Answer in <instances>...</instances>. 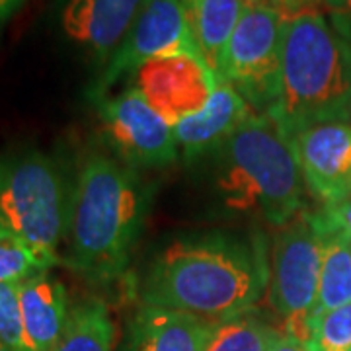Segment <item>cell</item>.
<instances>
[{
  "label": "cell",
  "mask_w": 351,
  "mask_h": 351,
  "mask_svg": "<svg viewBox=\"0 0 351 351\" xmlns=\"http://www.w3.org/2000/svg\"><path fill=\"white\" fill-rule=\"evenodd\" d=\"M267 289L262 250L213 230L172 240L138 281L143 304L221 322L252 311Z\"/></svg>",
  "instance_id": "cell-1"
},
{
  "label": "cell",
  "mask_w": 351,
  "mask_h": 351,
  "mask_svg": "<svg viewBox=\"0 0 351 351\" xmlns=\"http://www.w3.org/2000/svg\"><path fill=\"white\" fill-rule=\"evenodd\" d=\"M149 203L151 191L125 164L88 154L73 189L64 265L90 283L117 279L143 232Z\"/></svg>",
  "instance_id": "cell-2"
},
{
  "label": "cell",
  "mask_w": 351,
  "mask_h": 351,
  "mask_svg": "<svg viewBox=\"0 0 351 351\" xmlns=\"http://www.w3.org/2000/svg\"><path fill=\"white\" fill-rule=\"evenodd\" d=\"M293 138L351 113V43L318 10L285 18L281 92L267 112Z\"/></svg>",
  "instance_id": "cell-3"
},
{
  "label": "cell",
  "mask_w": 351,
  "mask_h": 351,
  "mask_svg": "<svg viewBox=\"0 0 351 351\" xmlns=\"http://www.w3.org/2000/svg\"><path fill=\"white\" fill-rule=\"evenodd\" d=\"M219 189L226 207L285 226L302 211L301 164L293 138L269 113L252 112L221 149Z\"/></svg>",
  "instance_id": "cell-4"
},
{
  "label": "cell",
  "mask_w": 351,
  "mask_h": 351,
  "mask_svg": "<svg viewBox=\"0 0 351 351\" xmlns=\"http://www.w3.org/2000/svg\"><path fill=\"white\" fill-rule=\"evenodd\" d=\"M73 189L57 158L38 149L0 156V237L16 240L51 267L63 263Z\"/></svg>",
  "instance_id": "cell-5"
},
{
  "label": "cell",
  "mask_w": 351,
  "mask_h": 351,
  "mask_svg": "<svg viewBox=\"0 0 351 351\" xmlns=\"http://www.w3.org/2000/svg\"><path fill=\"white\" fill-rule=\"evenodd\" d=\"M322 256L324 237L314 225L311 211L291 219L274 240L267 299L277 316L283 318V334L301 341L308 339V318L318 297Z\"/></svg>",
  "instance_id": "cell-6"
},
{
  "label": "cell",
  "mask_w": 351,
  "mask_h": 351,
  "mask_svg": "<svg viewBox=\"0 0 351 351\" xmlns=\"http://www.w3.org/2000/svg\"><path fill=\"white\" fill-rule=\"evenodd\" d=\"M285 14L250 2L226 43L219 80L234 88L256 113L274 110L281 92Z\"/></svg>",
  "instance_id": "cell-7"
},
{
  "label": "cell",
  "mask_w": 351,
  "mask_h": 351,
  "mask_svg": "<svg viewBox=\"0 0 351 351\" xmlns=\"http://www.w3.org/2000/svg\"><path fill=\"white\" fill-rule=\"evenodd\" d=\"M180 53H193L199 57L189 34L184 0H147L88 96L94 101L101 100L110 96L119 80L127 75L133 76L143 63Z\"/></svg>",
  "instance_id": "cell-8"
},
{
  "label": "cell",
  "mask_w": 351,
  "mask_h": 351,
  "mask_svg": "<svg viewBox=\"0 0 351 351\" xmlns=\"http://www.w3.org/2000/svg\"><path fill=\"white\" fill-rule=\"evenodd\" d=\"M112 149L125 164L164 168L180 156L174 129L135 88L94 101Z\"/></svg>",
  "instance_id": "cell-9"
},
{
  "label": "cell",
  "mask_w": 351,
  "mask_h": 351,
  "mask_svg": "<svg viewBox=\"0 0 351 351\" xmlns=\"http://www.w3.org/2000/svg\"><path fill=\"white\" fill-rule=\"evenodd\" d=\"M217 82L211 69L193 53L156 57L133 73V88L172 127L201 112Z\"/></svg>",
  "instance_id": "cell-10"
},
{
  "label": "cell",
  "mask_w": 351,
  "mask_h": 351,
  "mask_svg": "<svg viewBox=\"0 0 351 351\" xmlns=\"http://www.w3.org/2000/svg\"><path fill=\"white\" fill-rule=\"evenodd\" d=\"M302 180L322 207L338 205L351 195V125L320 123L293 137Z\"/></svg>",
  "instance_id": "cell-11"
},
{
  "label": "cell",
  "mask_w": 351,
  "mask_h": 351,
  "mask_svg": "<svg viewBox=\"0 0 351 351\" xmlns=\"http://www.w3.org/2000/svg\"><path fill=\"white\" fill-rule=\"evenodd\" d=\"M147 0H57V24L73 45L106 66Z\"/></svg>",
  "instance_id": "cell-12"
},
{
  "label": "cell",
  "mask_w": 351,
  "mask_h": 351,
  "mask_svg": "<svg viewBox=\"0 0 351 351\" xmlns=\"http://www.w3.org/2000/svg\"><path fill=\"white\" fill-rule=\"evenodd\" d=\"M252 112L248 101L234 88L219 80L207 106L172 127L182 158L191 162L207 152L223 149Z\"/></svg>",
  "instance_id": "cell-13"
},
{
  "label": "cell",
  "mask_w": 351,
  "mask_h": 351,
  "mask_svg": "<svg viewBox=\"0 0 351 351\" xmlns=\"http://www.w3.org/2000/svg\"><path fill=\"white\" fill-rule=\"evenodd\" d=\"M209 324L193 314L143 304L131 320L125 351H205Z\"/></svg>",
  "instance_id": "cell-14"
},
{
  "label": "cell",
  "mask_w": 351,
  "mask_h": 351,
  "mask_svg": "<svg viewBox=\"0 0 351 351\" xmlns=\"http://www.w3.org/2000/svg\"><path fill=\"white\" fill-rule=\"evenodd\" d=\"M20 304L34 351H55L69 320V293L59 277L41 271L20 283Z\"/></svg>",
  "instance_id": "cell-15"
},
{
  "label": "cell",
  "mask_w": 351,
  "mask_h": 351,
  "mask_svg": "<svg viewBox=\"0 0 351 351\" xmlns=\"http://www.w3.org/2000/svg\"><path fill=\"white\" fill-rule=\"evenodd\" d=\"M250 2L254 0H184L195 49L217 80L226 43Z\"/></svg>",
  "instance_id": "cell-16"
},
{
  "label": "cell",
  "mask_w": 351,
  "mask_h": 351,
  "mask_svg": "<svg viewBox=\"0 0 351 351\" xmlns=\"http://www.w3.org/2000/svg\"><path fill=\"white\" fill-rule=\"evenodd\" d=\"M115 343L117 324L110 306L100 299H86L71 306L55 351H113Z\"/></svg>",
  "instance_id": "cell-17"
},
{
  "label": "cell",
  "mask_w": 351,
  "mask_h": 351,
  "mask_svg": "<svg viewBox=\"0 0 351 351\" xmlns=\"http://www.w3.org/2000/svg\"><path fill=\"white\" fill-rule=\"evenodd\" d=\"M351 302V239L324 237V256L318 283V297L308 318V330L316 318Z\"/></svg>",
  "instance_id": "cell-18"
},
{
  "label": "cell",
  "mask_w": 351,
  "mask_h": 351,
  "mask_svg": "<svg viewBox=\"0 0 351 351\" xmlns=\"http://www.w3.org/2000/svg\"><path fill=\"white\" fill-rule=\"evenodd\" d=\"M281 332L250 311L209 324L205 351H274Z\"/></svg>",
  "instance_id": "cell-19"
},
{
  "label": "cell",
  "mask_w": 351,
  "mask_h": 351,
  "mask_svg": "<svg viewBox=\"0 0 351 351\" xmlns=\"http://www.w3.org/2000/svg\"><path fill=\"white\" fill-rule=\"evenodd\" d=\"M304 343L313 351H351V302L316 318Z\"/></svg>",
  "instance_id": "cell-20"
},
{
  "label": "cell",
  "mask_w": 351,
  "mask_h": 351,
  "mask_svg": "<svg viewBox=\"0 0 351 351\" xmlns=\"http://www.w3.org/2000/svg\"><path fill=\"white\" fill-rule=\"evenodd\" d=\"M0 343L14 351H34L24 330L20 283H0Z\"/></svg>",
  "instance_id": "cell-21"
},
{
  "label": "cell",
  "mask_w": 351,
  "mask_h": 351,
  "mask_svg": "<svg viewBox=\"0 0 351 351\" xmlns=\"http://www.w3.org/2000/svg\"><path fill=\"white\" fill-rule=\"evenodd\" d=\"M41 271H51L49 263L20 242L0 237V283H22Z\"/></svg>",
  "instance_id": "cell-22"
},
{
  "label": "cell",
  "mask_w": 351,
  "mask_h": 351,
  "mask_svg": "<svg viewBox=\"0 0 351 351\" xmlns=\"http://www.w3.org/2000/svg\"><path fill=\"white\" fill-rule=\"evenodd\" d=\"M313 221L316 228L322 232V237H346L351 239V195L339 201L338 205L322 207L320 211H314Z\"/></svg>",
  "instance_id": "cell-23"
},
{
  "label": "cell",
  "mask_w": 351,
  "mask_h": 351,
  "mask_svg": "<svg viewBox=\"0 0 351 351\" xmlns=\"http://www.w3.org/2000/svg\"><path fill=\"white\" fill-rule=\"evenodd\" d=\"M322 6L334 29L351 43V0H322Z\"/></svg>",
  "instance_id": "cell-24"
},
{
  "label": "cell",
  "mask_w": 351,
  "mask_h": 351,
  "mask_svg": "<svg viewBox=\"0 0 351 351\" xmlns=\"http://www.w3.org/2000/svg\"><path fill=\"white\" fill-rule=\"evenodd\" d=\"M269 4L276 6L285 16H295V14L316 10V6L322 4V0H269Z\"/></svg>",
  "instance_id": "cell-25"
},
{
  "label": "cell",
  "mask_w": 351,
  "mask_h": 351,
  "mask_svg": "<svg viewBox=\"0 0 351 351\" xmlns=\"http://www.w3.org/2000/svg\"><path fill=\"white\" fill-rule=\"evenodd\" d=\"M274 351H313L304 341L301 339L287 336V334H281L277 343L274 346Z\"/></svg>",
  "instance_id": "cell-26"
},
{
  "label": "cell",
  "mask_w": 351,
  "mask_h": 351,
  "mask_svg": "<svg viewBox=\"0 0 351 351\" xmlns=\"http://www.w3.org/2000/svg\"><path fill=\"white\" fill-rule=\"evenodd\" d=\"M25 0H0V29L10 22L14 14L24 6Z\"/></svg>",
  "instance_id": "cell-27"
},
{
  "label": "cell",
  "mask_w": 351,
  "mask_h": 351,
  "mask_svg": "<svg viewBox=\"0 0 351 351\" xmlns=\"http://www.w3.org/2000/svg\"><path fill=\"white\" fill-rule=\"evenodd\" d=\"M0 351H14V350H10V348H6V346H2V343H0Z\"/></svg>",
  "instance_id": "cell-28"
},
{
  "label": "cell",
  "mask_w": 351,
  "mask_h": 351,
  "mask_svg": "<svg viewBox=\"0 0 351 351\" xmlns=\"http://www.w3.org/2000/svg\"><path fill=\"white\" fill-rule=\"evenodd\" d=\"M254 2H265V4H269V0H254Z\"/></svg>",
  "instance_id": "cell-29"
},
{
  "label": "cell",
  "mask_w": 351,
  "mask_h": 351,
  "mask_svg": "<svg viewBox=\"0 0 351 351\" xmlns=\"http://www.w3.org/2000/svg\"><path fill=\"white\" fill-rule=\"evenodd\" d=\"M348 123H350V125H351V113H350V119H348Z\"/></svg>",
  "instance_id": "cell-30"
}]
</instances>
